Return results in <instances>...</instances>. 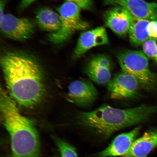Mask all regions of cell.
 <instances>
[{
    "mask_svg": "<svg viewBox=\"0 0 157 157\" xmlns=\"http://www.w3.org/2000/svg\"><path fill=\"white\" fill-rule=\"evenodd\" d=\"M1 64L12 98L25 107L38 105L45 87L42 70L35 58L26 53L8 51L2 55Z\"/></svg>",
    "mask_w": 157,
    "mask_h": 157,
    "instance_id": "1",
    "label": "cell"
},
{
    "mask_svg": "<svg viewBox=\"0 0 157 157\" xmlns=\"http://www.w3.org/2000/svg\"><path fill=\"white\" fill-rule=\"evenodd\" d=\"M0 109L10 138L12 157H40V140L34 123L21 114L15 101L3 89L0 93Z\"/></svg>",
    "mask_w": 157,
    "mask_h": 157,
    "instance_id": "2",
    "label": "cell"
},
{
    "mask_svg": "<svg viewBox=\"0 0 157 157\" xmlns=\"http://www.w3.org/2000/svg\"><path fill=\"white\" fill-rule=\"evenodd\" d=\"M157 113V105H143L130 109H117L107 105L79 114L82 124L101 136L107 137L115 131L148 120Z\"/></svg>",
    "mask_w": 157,
    "mask_h": 157,
    "instance_id": "3",
    "label": "cell"
},
{
    "mask_svg": "<svg viewBox=\"0 0 157 157\" xmlns=\"http://www.w3.org/2000/svg\"><path fill=\"white\" fill-rule=\"evenodd\" d=\"M117 59L122 72L136 78L145 89L157 93V73L150 70L148 57L143 52L123 51L118 54Z\"/></svg>",
    "mask_w": 157,
    "mask_h": 157,
    "instance_id": "4",
    "label": "cell"
},
{
    "mask_svg": "<svg viewBox=\"0 0 157 157\" xmlns=\"http://www.w3.org/2000/svg\"><path fill=\"white\" fill-rule=\"evenodd\" d=\"M57 10L60 16L61 26L58 32L49 35V40L53 44H62L76 31L84 30L89 26L82 18L81 8L75 3L66 1Z\"/></svg>",
    "mask_w": 157,
    "mask_h": 157,
    "instance_id": "5",
    "label": "cell"
},
{
    "mask_svg": "<svg viewBox=\"0 0 157 157\" xmlns=\"http://www.w3.org/2000/svg\"><path fill=\"white\" fill-rule=\"evenodd\" d=\"M1 31L7 38L13 40L24 41L30 38L35 31L32 21L25 17H18L7 13L0 20Z\"/></svg>",
    "mask_w": 157,
    "mask_h": 157,
    "instance_id": "6",
    "label": "cell"
},
{
    "mask_svg": "<svg viewBox=\"0 0 157 157\" xmlns=\"http://www.w3.org/2000/svg\"><path fill=\"white\" fill-rule=\"evenodd\" d=\"M141 86L136 78L122 72L116 75L110 80L107 87L112 99L123 100L136 97Z\"/></svg>",
    "mask_w": 157,
    "mask_h": 157,
    "instance_id": "7",
    "label": "cell"
},
{
    "mask_svg": "<svg viewBox=\"0 0 157 157\" xmlns=\"http://www.w3.org/2000/svg\"><path fill=\"white\" fill-rule=\"evenodd\" d=\"M108 5L121 7L137 18L157 21V4L144 0H103Z\"/></svg>",
    "mask_w": 157,
    "mask_h": 157,
    "instance_id": "8",
    "label": "cell"
},
{
    "mask_svg": "<svg viewBox=\"0 0 157 157\" xmlns=\"http://www.w3.org/2000/svg\"><path fill=\"white\" fill-rule=\"evenodd\" d=\"M98 91L91 81L76 80L68 87V96L72 102L80 107H87L95 101Z\"/></svg>",
    "mask_w": 157,
    "mask_h": 157,
    "instance_id": "9",
    "label": "cell"
},
{
    "mask_svg": "<svg viewBox=\"0 0 157 157\" xmlns=\"http://www.w3.org/2000/svg\"><path fill=\"white\" fill-rule=\"evenodd\" d=\"M108 42L107 31L103 27L83 33L80 35L75 49L74 58H79L94 47L107 44Z\"/></svg>",
    "mask_w": 157,
    "mask_h": 157,
    "instance_id": "10",
    "label": "cell"
},
{
    "mask_svg": "<svg viewBox=\"0 0 157 157\" xmlns=\"http://www.w3.org/2000/svg\"><path fill=\"white\" fill-rule=\"evenodd\" d=\"M133 17L127 10L119 6L108 10L105 17L107 26L116 34L121 36L128 33Z\"/></svg>",
    "mask_w": 157,
    "mask_h": 157,
    "instance_id": "11",
    "label": "cell"
},
{
    "mask_svg": "<svg viewBox=\"0 0 157 157\" xmlns=\"http://www.w3.org/2000/svg\"><path fill=\"white\" fill-rule=\"evenodd\" d=\"M85 72L90 79L96 83H108L111 79L110 61L105 56H96L88 63Z\"/></svg>",
    "mask_w": 157,
    "mask_h": 157,
    "instance_id": "12",
    "label": "cell"
},
{
    "mask_svg": "<svg viewBox=\"0 0 157 157\" xmlns=\"http://www.w3.org/2000/svg\"><path fill=\"white\" fill-rule=\"evenodd\" d=\"M141 128L140 126H138L130 132L118 135L106 149L99 153V157L124 156L128 152Z\"/></svg>",
    "mask_w": 157,
    "mask_h": 157,
    "instance_id": "13",
    "label": "cell"
},
{
    "mask_svg": "<svg viewBox=\"0 0 157 157\" xmlns=\"http://www.w3.org/2000/svg\"><path fill=\"white\" fill-rule=\"evenodd\" d=\"M157 146V129L145 132L140 138L135 140L124 157H147Z\"/></svg>",
    "mask_w": 157,
    "mask_h": 157,
    "instance_id": "14",
    "label": "cell"
},
{
    "mask_svg": "<svg viewBox=\"0 0 157 157\" xmlns=\"http://www.w3.org/2000/svg\"><path fill=\"white\" fill-rule=\"evenodd\" d=\"M36 20L39 28L50 32V34L58 32L61 26L59 13L47 8L39 10L37 12Z\"/></svg>",
    "mask_w": 157,
    "mask_h": 157,
    "instance_id": "15",
    "label": "cell"
},
{
    "mask_svg": "<svg viewBox=\"0 0 157 157\" xmlns=\"http://www.w3.org/2000/svg\"><path fill=\"white\" fill-rule=\"evenodd\" d=\"M150 21L139 19L134 17L128 34L131 44L138 47L143 45L148 39L149 36L147 27Z\"/></svg>",
    "mask_w": 157,
    "mask_h": 157,
    "instance_id": "16",
    "label": "cell"
},
{
    "mask_svg": "<svg viewBox=\"0 0 157 157\" xmlns=\"http://www.w3.org/2000/svg\"><path fill=\"white\" fill-rule=\"evenodd\" d=\"M54 139L60 152L61 157H78L75 149L71 145L56 137Z\"/></svg>",
    "mask_w": 157,
    "mask_h": 157,
    "instance_id": "17",
    "label": "cell"
},
{
    "mask_svg": "<svg viewBox=\"0 0 157 157\" xmlns=\"http://www.w3.org/2000/svg\"><path fill=\"white\" fill-rule=\"evenodd\" d=\"M143 52L157 63V38H150L142 45Z\"/></svg>",
    "mask_w": 157,
    "mask_h": 157,
    "instance_id": "18",
    "label": "cell"
},
{
    "mask_svg": "<svg viewBox=\"0 0 157 157\" xmlns=\"http://www.w3.org/2000/svg\"><path fill=\"white\" fill-rule=\"evenodd\" d=\"M66 1L72 2L76 4L81 8V9L89 10L93 6V0H66Z\"/></svg>",
    "mask_w": 157,
    "mask_h": 157,
    "instance_id": "19",
    "label": "cell"
},
{
    "mask_svg": "<svg viewBox=\"0 0 157 157\" xmlns=\"http://www.w3.org/2000/svg\"><path fill=\"white\" fill-rule=\"evenodd\" d=\"M147 31L150 38H157V21H150L147 27Z\"/></svg>",
    "mask_w": 157,
    "mask_h": 157,
    "instance_id": "20",
    "label": "cell"
},
{
    "mask_svg": "<svg viewBox=\"0 0 157 157\" xmlns=\"http://www.w3.org/2000/svg\"><path fill=\"white\" fill-rule=\"evenodd\" d=\"M36 1V0H21L19 5V9L21 10H24Z\"/></svg>",
    "mask_w": 157,
    "mask_h": 157,
    "instance_id": "21",
    "label": "cell"
},
{
    "mask_svg": "<svg viewBox=\"0 0 157 157\" xmlns=\"http://www.w3.org/2000/svg\"><path fill=\"white\" fill-rule=\"evenodd\" d=\"M5 6V2L4 0H1V3H0V20L5 15V13H4V9Z\"/></svg>",
    "mask_w": 157,
    "mask_h": 157,
    "instance_id": "22",
    "label": "cell"
}]
</instances>
